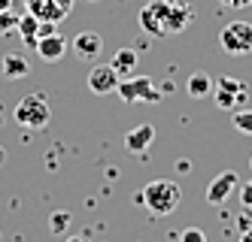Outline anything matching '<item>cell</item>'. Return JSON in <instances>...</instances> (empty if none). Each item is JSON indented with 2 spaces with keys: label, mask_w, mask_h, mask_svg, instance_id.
<instances>
[{
  "label": "cell",
  "mask_w": 252,
  "mask_h": 242,
  "mask_svg": "<svg viewBox=\"0 0 252 242\" xmlns=\"http://www.w3.org/2000/svg\"><path fill=\"white\" fill-rule=\"evenodd\" d=\"M194 18L191 0H149L140 9V27L149 36H176Z\"/></svg>",
  "instance_id": "1"
},
{
  "label": "cell",
  "mask_w": 252,
  "mask_h": 242,
  "mask_svg": "<svg viewBox=\"0 0 252 242\" xmlns=\"http://www.w3.org/2000/svg\"><path fill=\"white\" fill-rule=\"evenodd\" d=\"M179 203H183V188L170 179H155L140 191V206H146L155 218L173 215L179 209Z\"/></svg>",
  "instance_id": "2"
},
{
  "label": "cell",
  "mask_w": 252,
  "mask_h": 242,
  "mask_svg": "<svg viewBox=\"0 0 252 242\" xmlns=\"http://www.w3.org/2000/svg\"><path fill=\"white\" fill-rule=\"evenodd\" d=\"M15 124H22L28 130H43L49 121H52V109H49V100L43 91H33V94L22 97L19 106H15V112H12Z\"/></svg>",
  "instance_id": "3"
},
{
  "label": "cell",
  "mask_w": 252,
  "mask_h": 242,
  "mask_svg": "<svg viewBox=\"0 0 252 242\" xmlns=\"http://www.w3.org/2000/svg\"><path fill=\"white\" fill-rule=\"evenodd\" d=\"M219 46L231 58L252 54V25L249 22H228L219 33Z\"/></svg>",
  "instance_id": "4"
},
{
  "label": "cell",
  "mask_w": 252,
  "mask_h": 242,
  "mask_svg": "<svg viewBox=\"0 0 252 242\" xmlns=\"http://www.w3.org/2000/svg\"><path fill=\"white\" fill-rule=\"evenodd\" d=\"M116 94L125 103H158L161 100V91L155 88L149 76H125L116 88Z\"/></svg>",
  "instance_id": "5"
},
{
  "label": "cell",
  "mask_w": 252,
  "mask_h": 242,
  "mask_svg": "<svg viewBox=\"0 0 252 242\" xmlns=\"http://www.w3.org/2000/svg\"><path fill=\"white\" fill-rule=\"evenodd\" d=\"M213 97L219 109H243V103L249 100V85L243 79H234V76H222L219 82L213 85Z\"/></svg>",
  "instance_id": "6"
},
{
  "label": "cell",
  "mask_w": 252,
  "mask_h": 242,
  "mask_svg": "<svg viewBox=\"0 0 252 242\" xmlns=\"http://www.w3.org/2000/svg\"><path fill=\"white\" fill-rule=\"evenodd\" d=\"M73 3L76 0H25V6L33 18L40 22H64V18L73 12Z\"/></svg>",
  "instance_id": "7"
},
{
  "label": "cell",
  "mask_w": 252,
  "mask_h": 242,
  "mask_svg": "<svg viewBox=\"0 0 252 242\" xmlns=\"http://www.w3.org/2000/svg\"><path fill=\"white\" fill-rule=\"evenodd\" d=\"M240 188V179H237V173L234 170H225V173H219L210 185H207V203H213V206H219V203H225L234 191Z\"/></svg>",
  "instance_id": "8"
},
{
  "label": "cell",
  "mask_w": 252,
  "mask_h": 242,
  "mask_svg": "<svg viewBox=\"0 0 252 242\" xmlns=\"http://www.w3.org/2000/svg\"><path fill=\"white\" fill-rule=\"evenodd\" d=\"M119 82H122V76L110 64H100V67H94L92 73H88V88H92L94 94H100V97L113 94V91L119 88Z\"/></svg>",
  "instance_id": "9"
},
{
  "label": "cell",
  "mask_w": 252,
  "mask_h": 242,
  "mask_svg": "<svg viewBox=\"0 0 252 242\" xmlns=\"http://www.w3.org/2000/svg\"><path fill=\"white\" fill-rule=\"evenodd\" d=\"M73 54L76 58H82V61H94L97 54L103 52V36L100 33H94V30H82V33H76L73 36Z\"/></svg>",
  "instance_id": "10"
},
{
  "label": "cell",
  "mask_w": 252,
  "mask_h": 242,
  "mask_svg": "<svg viewBox=\"0 0 252 242\" xmlns=\"http://www.w3.org/2000/svg\"><path fill=\"white\" fill-rule=\"evenodd\" d=\"M64 52H67V40L55 30V33H49V36H40L37 40V54L43 61H49V64H55V61H61L64 58Z\"/></svg>",
  "instance_id": "11"
},
{
  "label": "cell",
  "mask_w": 252,
  "mask_h": 242,
  "mask_svg": "<svg viewBox=\"0 0 252 242\" xmlns=\"http://www.w3.org/2000/svg\"><path fill=\"white\" fill-rule=\"evenodd\" d=\"M152 142H155V127H152V124L131 127L128 134H125V148H128V152H134V155H143Z\"/></svg>",
  "instance_id": "12"
},
{
  "label": "cell",
  "mask_w": 252,
  "mask_h": 242,
  "mask_svg": "<svg viewBox=\"0 0 252 242\" xmlns=\"http://www.w3.org/2000/svg\"><path fill=\"white\" fill-rule=\"evenodd\" d=\"M0 70H3V76L9 82H19L31 73V64L22 52H9V54H3V61H0Z\"/></svg>",
  "instance_id": "13"
},
{
  "label": "cell",
  "mask_w": 252,
  "mask_h": 242,
  "mask_svg": "<svg viewBox=\"0 0 252 242\" xmlns=\"http://www.w3.org/2000/svg\"><path fill=\"white\" fill-rule=\"evenodd\" d=\"M213 76L210 73H204V70H197V73H191V76L186 79V94L191 97V100H204V97H213Z\"/></svg>",
  "instance_id": "14"
},
{
  "label": "cell",
  "mask_w": 252,
  "mask_h": 242,
  "mask_svg": "<svg viewBox=\"0 0 252 242\" xmlns=\"http://www.w3.org/2000/svg\"><path fill=\"white\" fill-rule=\"evenodd\" d=\"M110 67L119 73L122 79H125V76H131V73L137 70V49H131V46H125V49H116V54H113Z\"/></svg>",
  "instance_id": "15"
},
{
  "label": "cell",
  "mask_w": 252,
  "mask_h": 242,
  "mask_svg": "<svg viewBox=\"0 0 252 242\" xmlns=\"http://www.w3.org/2000/svg\"><path fill=\"white\" fill-rule=\"evenodd\" d=\"M37 27H40V18H33L31 12L19 18V25H15V30L22 33V40L28 49H37Z\"/></svg>",
  "instance_id": "16"
},
{
  "label": "cell",
  "mask_w": 252,
  "mask_h": 242,
  "mask_svg": "<svg viewBox=\"0 0 252 242\" xmlns=\"http://www.w3.org/2000/svg\"><path fill=\"white\" fill-rule=\"evenodd\" d=\"M231 124L237 127L240 134L252 136V109H234V118H231Z\"/></svg>",
  "instance_id": "17"
},
{
  "label": "cell",
  "mask_w": 252,
  "mask_h": 242,
  "mask_svg": "<svg viewBox=\"0 0 252 242\" xmlns=\"http://www.w3.org/2000/svg\"><path fill=\"white\" fill-rule=\"evenodd\" d=\"M67 227H70V212H55L49 218V230L52 233H67Z\"/></svg>",
  "instance_id": "18"
},
{
  "label": "cell",
  "mask_w": 252,
  "mask_h": 242,
  "mask_svg": "<svg viewBox=\"0 0 252 242\" xmlns=\"http://www.w3.org/2000/svg\"><path fill=\"white\" fill-rule=\"evenodd\" d=\"M15 25H19V18L12 15V9H0V33H9Z\"/></svg>",
  "instance_id": "19"
},
{
  "label": "cell",
  "mask_w": 252,
  "mask_h": 242,
  "mask_svg": "<svg viewBox=\"0 0 252 242\" xmlns=\"http://www.w3.org/2000/svg\"><path fill=\"white\" fill-rule=\"evenodd\" d=\"M183 242H207V236H204V230H197V227H189V230H183V236H179Z\"/></svg>",
  "instance_id": "20"
},
{
  "label": "cell",
  "mask_w": 252,
  "mask_h": 242,
  "mask_svg": "<svg viewBox=\"0 0 252 242\" xmlns=\"http://www.w3.org/2000/svg\"><path fill=\"white\" fill-rule=\"evenodd\" d=\"M219 3L228 9H246V6H252V0H219Z\"/></svg>",
  "instance_id": "21"
},
{
  "label": "cell",
  "mask_w": 252,
  "mask_h": 242,
  "mask_svg": "<svg viewBox=\"0 0 252 242\" xmlns=\"http://www.w3.org/2000/svg\"><path fill=\"white\" fill-rule=\"evenodd\" d=\"M240 200H243V206H252V182H246L240 188Z\"/></svg>",
  "instance_id": "22"
},
{
  "label": "cell",
  "mask_w": 252,
  "mask_h": 242,
  "mask_svg": "<svg viewBox=\"0 0 252 242\" xmlns=\"http://www.w3.org/2000/svg\"><path fill=\"white\" fill-rule=\"evenodd\" d=\"M49 33H55V22H40V27H37V40H40V36H49Z\"/></svg>",
  "instance_id": "23"
},
{
  "label": "cell",
  "mask_w": 252,
  "mask_h": 242,
  "mask_svg": "<svg viewBox=\"0 0 252 242\" xmlns=\"http://www.w3.org/2000/svg\"><path fill=\"white\" fill-rule=\"evenodd\" d=\"M176 173H191V163L183 158V161H176Z\"/></svg>",
  "instance_id": "24"
},
{
  "label": "cell",
  "mask_w": 252,
  "mask_h": 242,
  "mask_svg": "<svg viewBox=\"0 0 252 242\" xmlns=\"http://www.w3.org/2000/svg\"><path fill=\"white\" fill-rule=\"evenodd\" d=\"M237 242H252V227H249V230H243V236H240Z\"/></svg>",
  "instance_id": "25"
},
{
  "label": "cell",
  "mask_w": 252,
  "mask_h": 242,
  "mask_svg": "<svg viewBox=\"0 0 252 242\" xmlns=\"http://www.w3.org/2000/svg\"><path fill=\"white\" fill-rule=\"evenodd\" d=\"M67 242H88L85 236H67Z\"/></svg>",
  "instance_id": "26"
},
{
  "label": "cell",
  "mask_w": 252,
  "mask_h": 242,
  "mask_svg": "<svg viewBox=\"0 0 252 242\" xmlns=\"http://www.w3.org/2000/svg\"><path fill=\"white\" fill-rule=\"evenodd\" d=\"M0 9H12V0H0Z\"/></svg>",
  "instance_id": "27"
},
{
  "label": "cell",
  "mask_w": 252,
  "mask_h": 242,
  "mask_svg": "<svg viewBox=\"0 0 252 242\" xmlns=\"http://www.w3.org/2000/svg\"><path fill=\"white\" fill-rule=\"evenodd\" d=\"M3 158H6V155H3V148H0V161H3Z\"/></svg>",
  "instance_id": "28"
},
{
  "label": "cell",
  "mask_w": 252,
  "mask_h": 242,
  "mask_svg": "<svg viewBox=\"0 0 252 242\" xmlns=\"http://www.w3.org/2000/svg\"><path fill=\"white\" fill-rule=\"evenodd\" d=\"M88 3H100V0H88Z\"/></svg>",
  "instance_id": "29"
},
{
  "label": "cell",
  "mask_w": 252,
  "mask_h": 242,
  "mask_svg": "<svg viewBox=\"0 0 252 242\" xmlns=\"http://www.w3.org/2000/svg\"><path fill=\"white\" fill-rule=\"evenodd\" d=\"M0 242H3V233H0Z\"/></svg>",
  "instance_id": "30"
},
{
  "label": "cell",
  "mask_w": 252,
  "mask_h": 242,
  "mask_svg": "<svg viewBox=\"0 0 252 242\" xmlns=\"http://www.w3.org/2000/svg\"><path fill=\"white\" fill-rule=\"evenodd\" d=\"M249 166H252V161H249Z\"/></svg>",
  "instance_id": "31"
}]
</instances>
